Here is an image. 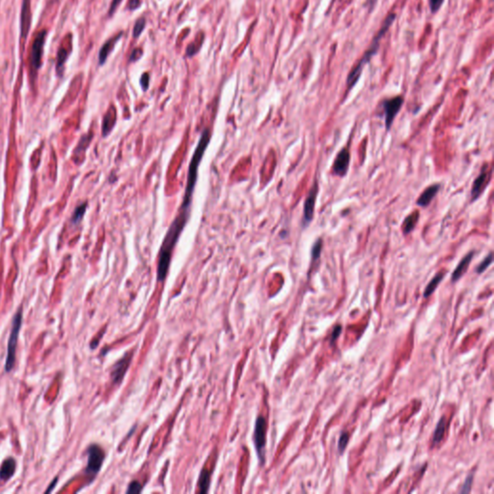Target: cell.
<instances>
[{
  "mask_svg": "<svg viewBox=\"0 0 494 494\" xmlns=\"http://www.w3.org/2000/svg\"><path fill=\"white\" fill-rule=\"evenodd\" d=\"M443 2H444V0H429V5H430V8H431V12L433 14L438 13L439 9L441 8Z\"/></svg>",
  "mask_w": 494,
  "mask_h": 494,
  "instance_id": "f546056e",
  "label": "cell"
},
{
  "mask_svg": "<svg viewBox=\"0 0 494 494\" xmlns=\"http://www.w3.org/2000/svg\"><path fill=\"white\" fill-rule=\"evenodd\" d=\"M403 104H404V97L403 96H397L394 98L383 100L382 108H383V112H384L385 127L387 130H389L392 127L396 116L400 112Z\"/></svg>",
  "mask_w": 494,
  "mask_h": 494,
  "instance_id": "ba28073f",
  "label": "cell"
},
{
  "mask_svg": "<svg viewBox=\"0 0 494 494\" xmlns=\"http://www.w3.org/2000/svg\"><path fill=\"white\" fill-rule=\"evenodd\" d=\"M142 55V49L141 48H136L132 51V54L130 56V61H134V60H137L139 59Z\"/></svg>",
  "mask_w": 494,
  "mask_h": 494,
  "instance_id": "836d02e7",
  "label": "cell"
},
{
  "mask_svg": "<svg viewBox=\"0 0 494 494\" xmlns=\"http://www.w3.org/2000/svg\"><path fill=\"white\" fill-rule=\"evenodd\" d=\"M439 189H440L439 184H434L428 186L416 201V204L422 208L428 207L433 201V199L437 196Z\"/></svg>",
  "mask_w": 494,
  "mask_h": 494,
  "instance_id": "9a60e30c",
  "label": "cell"
},
{
  "mask_svg": "<svg viewBox=\"0 0 494 494\" xmlns=\"http://www.w3.org/2000/svg\"><path fill=\"white\" fill-rule=\"evenodd\" d=\"M349 443V434L348 433H343L339 438L338 442V449L339 452L343 453L346 450V447Z\"/></svg>",
  "mask_w": 494,
  "mask_h": 494,
  "instance_id": "83f0119b",
  "label": "cell"
},
{
  "mask_svg": "<svg viewBox=\"0 0 494 494\" xmlns=\"http://www.w3.org/2000/svg\"><path fill=\"white\" fill-rule=\"evenodd\" d=\"M211 138V133L209 129H205L200 137V140L198 142L197 148L192 155L191 161L189 163V168H188V176H187V184L185 187V192H184V200L182 203V208L189 209L191 205V199L192 194L195 188V184L197 182L198 168L199 164L203 158V155L205 154V151L209 145Z\"/></svg>",
  "mask_w": 494,
  "mask_h": 494,
  "instance_id": "3957f363",
  "label": "cell"
},
{
  "mask_svg": "<svg viewBox=\"0 0 494 494\" xmlns=\"http://www.w3.org/2000/svg\"><path fill=\"white\" fill-rule=\"evenodd\" d=\"M142 491V486L136 481H133L129 484L128 489L127 490V494H139Z\"/></svg>",
  "mask_w": 494,
  "mask_h": 494,
  "instance_id": "f1b7e54d",
  "label": "cell"
},
{
  "mask_svg": "<svg viewBox=\"0 0 494 494\" xmlns=\"http://www.w3.org/2000/svg\"><path fill=\"white\" fill-rule=\"evenodd\" d=\"M318 192H319V184L318 182H316L311 187L310 191L304 202V208H303V226L304 227L309 225L314 217L315 205H316Z\"/></svg>",
  "mask_w": 494,
  "mask_h": 494,
  "instance_id": "9c48e42d",
  "label": "cell"
},
{
  "mask_svg": "<svg viewBox=\"0 0 494 494\" xmlns=\"http://www.w3.org/2000/svg\"><path fill=\"white\" fill-rule=\"evenodd\" d=\"M341 331H342V326L341 325H337L334 327V330L332 332V336H331V342H334L335 340L337 339L341 334Z\"/></svg>",
  "mask_w": 494,
  "mask_h": 494,
  "instance_id": "d6a6232c",
  "label": "cell"
},
{
  "mask_svg": "<svg viewBox=\"0 0 494 494\" xmlns=\"http://www.w3.org/2000/svg\"><path fill=\"white\" fill-rule=\"evenodd\" d=\"M31 26V10L30 0H22L21 12H20V37L23 41H26L29 29Z\"/></svg>",
  "mask_w": 494,
  "mask_h": 494,
  "instance_id": "7c38bea8",
  "label": "cell"
},
{
  "mask_svg": "<svg viewBox=\"0 0 494 494\" xmlns=\"http://www.w3.org/2000/svg\"><path fill=\"white\" fill-rule=\"evenodd\" d=\"M46 31L42 30L39 32L32 44V49L30 53V71L32 78L34 79L38 70L42 66V53H43V45L45 42Z\"/></svg>",
  "mask_w": 494,
  "mask_h": 494,
  "instance_id": "5b68a950",
  "label": "cell"
},
{
  "mask_svg": "<svg viewBox=\"0 0 494 494\" xmlns=\"http://www.w3.org/2000/svg\"><path fill=\"white\" fill-rule=\"evenodd\" d=\"M146 25V19L145 17H140L135 21L134 27H133V37L138 38L141 35L143 29L145 28Z\"/></svg>",
  "mask_w": 494,
  "mask_h": 494,
  "instance_id": "4316f807",
  "label": "cell"
},
{
  "mask_svg": "<svg viewBox=\"0 0 494 494\" xmlns=\"http://www.w3.org/2000/svg\"><path fill=\"white\" fill-rule=\"evenodd\" d=\"M149 79H150V78H149V74H148V73H144V74L142 75L140 82H141L142 88H143L144 90H147V89H148V87H149Z\"/></svg>",
  "mask_w": 494,
  "mask_h": 494,
  "instance_id": "1f68e13d",
  "label": "cell"
},
{
  "mask_svg": "<svg viewBox=\"0 0 494 494\" xmlns=\"http://www.w3.org/2000/svg\"><path fill=\"white\" fill-rule=\"evenodd\" d=\"M86 208H87V203H83L81 205H79L75 210H74V212L72 214V217H71V222L73 224H77L81 221V219L83 218L84 216L85 212H86Z\"/></svg>",
  "mask_w": 494,
  "mask_h": 494,
  "instance_id": "cb8c5ba5",
  "label": "cell"
},
{
  "mask_svg": "<svg viewBox=\"0 0 494 494\" xmlns=\"http://www.w3.org/2000/svg\"><path fill=\"white\" fill-rule=\"evenodd\" d=\"M493 263V252H490V254L488 255L482 262L481 264H479V266L476 268V272L478 274H481L483 273L487 268H489Z\"/></svg>",
  "mask_w": 494,
  "mask_h": 494,
  "instance_id": "484cf974",
  "label": "cell"
},
{
  "mask_svg": "<svg viewBox=\"0 0 494 494\" xmlns=\"http://www.w3.org/2000/svg\"><path fill=\"white\" fill-rule=\"evenodd\" d=\"M189 216V209L181 208V212L178 216L174 219L171 226L169 227L164 240L162 242L160 252L158 256V265H157V280L162 282L168 273L172 251L180 239V236L184 230V226L187 222Z\"/></svg>",
  "mask_w": 494,
  "mask_h": 494,
  "instance_id": "6da1fadb",
  "label": "cell"
},
{
  "mask_svg": "<svg viewBox=\"0 0 494 494\" xmlns=\"http://www.w3.org/2000/svg\"><path fill=\"white\" fill-rule=\"evenodd\" d=\"M211 473L207 469H202L201 474L199 476L198 481V487H199V492L201 494H206L209 491L210 483H211Z\"/></svg>",
  "mask_w": 494,
  "mask_h": 494,
  "instance_id": "7402d4cb",
  "label": "cell"
},
{
  "mask_svg": "<svg viewBox=\"0 0 494 494\" xmlns=\"http://www.w3.org/2000/svg\"><path fill=\"white\" fill-rule=\"evenodd\" d=\"M367 2L368 5H369V10H370V12H371V11L374 9L375 5L377 4L378 0H367Z\"/></svg>",
  "mask_w": 494,
  "mask_h": 494,
  "instance_id": "8d00e7d4",
  "label": "cell"
},
{
  "mask_svg": "<svg viewBox=\"0 0 494 494\" xmlns=\"http://www.w3.org/2000/svg\"><path fill=\"white\" fill-rule=\"evenodd\" d=\"M140 0H129L128 1V8L130 10H134V9H137L139 6H140Z\"/></svg>",
  "mask_w": 494,
  "mask_h": 494,
  "instance_id": "e575fe53",
  "label": "cell"
},
{
  "mask_svg": "<svg viewBox=\"0 0 494 494\" xmlns=\"http://www.w3.org/2000/svg\"><path fill=\"white\" fill-rule=\"evenodd\" d=\"M16 464L13 458H8L3 461L0 467V480L3 482L10 480L14 476Z\"/></svg>",
  "mask_w": 494,
  "mask_h": 494,
  "instance_id": "2e32d148",
  "label": "cell"
},
{
  "mask_svg": "<svg viewBox=\"0 0 494 494\" xmlns=\"http://www.w3.org/2000/svg\"><path fill=\"white\" fill-rule=\"evenodd\" d=\"M71 46L66 48L64 45H61L58 52H57V58H56V72L58 75H62L63 74V69H64V65L66 63V60L68 59L69 57V52L71 50Z\"/></svg>",
  "mask_w": 494,
  "mask_h": 494,
  "instance_id": "d6986e66",
  "label": "cell"
},
{
  "mask_svg": "<svg viewBox=\"0 0 494 494\" xmlns=\"http://www.w3.org/2000/svg\"><path fill=\"white\" fill-rule=\"evenodd\" d=\"M488 165H485L473 183L471 188V202H475L477 199L480 198L487 185L490 183L492 171H488Z\"/></svg>",
  "mask_w": 494,
  "mask_h": 494,
  "instance_id": "30bf717a",
  "label": "cell"
},
{
  "mask_svg": "<svg viewBox=\"0 0 494 494\" xmlns=\"http://www.w3.org/2000/svg\"><path fill=\"white\" fill-rule=\"evenodd\" d=\"M266 433H267V422L263 416H259L255 423L254 439L255 447L261 464L265 463L266 454Z\"/></svg>",
  "mask_w": 494,
  "mask_h": 494,
  "instance_id": "52a82bcc",
  "label": "cell"
},
{
  "mask_svg": "<svg viewBox=\"0 0 494 494\" xmlns=\"http://www.w3.org/2000/svg\"><path fill=\"white\" fill-rule=\"evenodd\" d=\"M396 14H393V13L389 14L385 18V20L383 21V23L381 25V29L379 30L378 34L376 35V37L372 41V43H371L370 47L365 51V53L363 54V56L360 59V61L358 62V64L349 73V75L347 77V88H348V91H351L353 87L355 86V84L358 82V80H359V78L361 76L362 71H363V68L371 61V59L377 54V52H378V50L380 48V44H381L382 37L387 33V31L391 27V25L394 22Z\"/></svg>",
  "mask_w": 494,
  "mask_h": 494,
  "instance_id": "7a4b0ae2",
  "label": "cell"
},
{
  "mask_svg": "<svg viewBox=\"0 0 494 494\" xmlns=\"http://www.w3.org/2000/svg\"><path fill=\"white\" fill-rule=\"evenodd\" d=\"M419 217H420V213L418 211H414L406 217V219L404 220V222L402 224V230H403V233L405 235L410 234L414 230V228L416 227V224L418 223Z\"/></svg>",
  "mask_w": 494,
  "mask_h": 494,
  "instance_id": "ac0fdd59",
  "label": "cell"
},
{
  "mask_svg": "<svg viewBox=\"0 0 494 494\" xmlns=\"http://www.w3.org/2000/svg\"><path fill=\"white\" fill-rule=\"evenodd\" d=\"M122 35H123V33H120V34H118L117 36H115L113 38L109 39L107 42H104V44L102 45V47H101V48H100V50H99V65L104 64V62L106 61V59H107V57L109 55V53L112 51V49H113L114 46H115V44H116V42L119 41V39L122 37Z\"/></svg>",
  "mask_w": 494,
  "mask_h": 494,
  "instance_id": "e0dca14e",
  "label": "cell"
},
{
  "mask_svg": "<svg viewBox=\"0 0 494 494\" xmlns=\"http://www.w3.org/2000/svg\"><path fill=\"white\" fill-rule=\"evenodd\" d=\"M474 256H475V251L472 250L462 259V261L459 263L458 267L453 271L452 277H451L452 282H457L462 278V276L466 273V270L468 269V267H469L470 263L472 262V259L474 258Z\"/></svg>",
  "mask_w": 494,
  "mask_h": 494,
  "instance_id": "5bb4252c",
  "label": "cell"
},
{
  "mask_svg": "<svg viewBox=\"0 0 494 494\" xmlns=\"http://www.w3.org/2000/svg\"><path fill=\"white\" fill-rule=\"evenodd\" d=\"M322 248H323V240L322 239H318L315 241V243L312 247V251H311L312 261H316V260L320 259V256L322 253Z\"/></svg>",
  "mask_w": 494,
  "mask_h": 494,
  "instance_id": "d4e9b609",
  "label": "cell"
},
{
  "mask_svg": "<svg viewBox=\"0 0 494 494\" xmlns=\"http://www.w3.org/2000/svg\"><path fill=\"white\" fill-rule=\"evenodd\" d=\"M350 162H351V153L348 148H343L334 160L332 166L333 173L336 176L345 177L349 171Z\"/></svg>",
  "mask_w": 494,
  "mask_h": 494,
  "instance_id": "8fae6325",
  "label": "cell"
},
{
  "mask_svg": "<svg viewBox=\"0 0 494 494\" xmlns=\"http://www.w3.org/2000/svg\"><path fill=\"white\" fill-rule=\"evenodd\" d=\"M444 276H445V272H438V274L430 281V283L428 284V286L426 287L425 292H424V297L428 298V297H431L435 293V291L437 290L438 285L443 280Z\"/></svg>",
  "mask_w": 494,
  "mask_h": 494,
  "instance_id": "ffe728a7",
  "label": "cell"
},
{
  "mask_svg": "<svg viewBox=\"0 0 494 494\" xmlns=\"http://www.w3.org/2000/svg\"><path fill=\"white\" fill-rule=\"evenodd\" d=\"M87 466L85 468V473L90 477H95L99 473L103 461H104V452L97 444H92L87 449Z\"/></svg>",
  "mask_w": 494,
  "mask_h": 494,
  "instance_id": "8992f818",
  "label": "cell"
},
{
  "mask_svg": "<svg viewBox=\"0 0 494 494\" xmlns=\"http://www.w3.org/2000/svg\"><path fill=\"white\" fill-rule=\"evenodd\" d=\"M132 355L131 354H126L121 360H119L112 368L111 372V378L113 381L114 384L120 383L123 381L126 373H127V368L130 364Z\"/></svg>",
  "mask_w": 494,
  "mask_h": 494,
  "instance_id": "4fadbf2b",
  "label": "cell"
},
{
  "mask_svg": "<svg viewBox=\"0 0 494 494\" xmlns=\"http://www.w3.org/2000/svg\"><path fill=\"white\" fill-rule=\"evenodd\" d=\"M472 482H473V475H469L467 478H466L465 483H464V486L461 490V494H468L470 493L471 491V485H472Z\"/></svg>",
  "mask_w": 494,
  "mask_h": 494,
  "instance_id": "4dcf8cb0",
  "label": "cell"
},
{
  "mask_svg": "<svg viewBox=\"0 0 494 494\" xmlns=\"http://www.w3.org/2000/svg\"><path fill=\"white\" fill-rule=\"evenodd\" d=\"M115 122H116V112L114 107H111V109L104 116L103 119V124H102L103 136H106L111 131Z\"/></svg>",
  "mask_w": 494,
  "mask_h": 494,
  "instance_id": "44dd1931",
  "label": "cell"
},
{
  "mask_svg": "<svg viewBox=\"0 0 494 494\" xmlns=\"http://www.w3.org/2000/svg\"><path fill=\"white\" fill-rule=\"evenodd\" d=\"M445 430H446V418L442 417L438 421L437 429L435 431V435H434V438H433L434 444H438L442 441V439L444 438V435H445Z\"/></svg>",
  "mask_w": 494,
  "mask_h": 494,
  "instance_id": "603a6c76",
  "label": "cell"
},
{
  "mask_svg": "<svg viewBox=\"0 0 494 494\" xmlns=\"http://www.w3.org/2000/svg\"><path fill=\"white\" fill-rule=\"evenodd\" d=\"M122 2V0H112V3L110 5V10H109V14H113L114 12L116 11V9L118 8L119 4Z\"/></svg>",
  "mask_w": 494,
  "mask_h": 494,
  "instance_id": "d590c367",
  "label": "cell"
},
{
  "mask_svg": "<svg viewBox=\"0 0 494 494\" xmlns=\"http://www.w3.org/2000/svg\"><path fill=\"white\" fill-rule=\"evenodd\" d=\"M57 482H58V478H55V480L52 481V483L50 484V486H49V488H48V489H47V490L45 491V494H46V493H50V492H51V491L53 490V488L55 487V485H56Z\"/></svg>",
  "mask_w": 494,
  "mask_h": 494,
  "instance_id": "74e56055",
  "label": "cell"
},
{
  "mask_svg": "<svg viewBox=\"0 0 494 494\" xmlns=\"http://www.w3.org/2000/svg\"><path fill=\"white\" fill-rule=\"evenodd\" d=\"M21 324H22V309L19 308L17 312L14 314V318H13L12 328H11V332H10L9 339H8L7 355H6V361H5V371L7 373L11 372L14 366L16 345H17L18 336H19V331L21 328Z\"/></svg>",
  "mask_w": 494,
  "mask_h": 494,
  "instance_id": "277c9868",
  "label": "cell"
}]
</instances>
